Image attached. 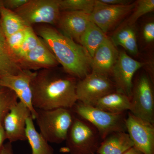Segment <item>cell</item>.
<instances>
[{
  "label": "cell",
  "instance_id": "cell-23",
  "mask_svg": "<svg viewBox=\"0 0 154 154\" xmlns=\"http://www.w3.org/2000/svg\"><path fill=\"white\" fill-rule=\"evenodd\" d=\"M18 102V98L11 89L0 85V122Z\"/></svg>",
  "mask_w": 154,
  "mask_h": 154
},
{
  "label": "cell",
  "instance_id": "cell-5",
  "mask_svg": "<svg viewBox=\"0 0 154 154\" xmlns=\"http://www.w3.org/2000/svg\"><path fill=\"white\" fill-rule=\"evenodd\" d=\"M71 110L78 117L87 120L95 127L102 140L112 133L126 130L125 113H110L78 101Z\"/></svg>",
  "mask_w": 154,
  "mask_h": 154
},
{
  "label": "cell",
  "instance_id": "cell-27",
  "mask_svg": "<svg viewBox=\"0 0 154 154\" xmlns=\"http://www.w3.org/2000/svg\"><path fill=\"white\" fill-rule=\"evenodd\" d=\"M27 27L6 38L8 46L14 57L24 41L26 35Z\"/></svg>",
  "mask_w": 154,
  "mask_h": 154
},
{
  "label": "cell",
  "instance_id": "cell-11",
  "mask_svg": "<svg viewBox=\"0 0 154 154\" xmlns=\"http://www.w3.org/2000/svg\"><path fill=\"white\" fill-rule=\"evenodd\" d=\"M135 5L134 2L126 5H110L95 0L94 8L90 14L91 22L106 33L132 11Z\"/></svg>",
  "mask_w": 154,
  "mask_h": 154
},
{
  "label": "cell",
  "instance_id": "cell-6",
  "mask_svg": "<svg viewBox=\"0 0 154 154\" xmlns=\"http://www.w3.org/2000/svg\"><path fill=\"white\" fill-rule=\"evenodd\" d=\"M14 12L28 27L41 24L57 26L61 13L58 0H28Z\"/></svg>",
  "mask_w": 154,
  "mask_h": 154
},
{
  "label": "cell",
  "instance_id": "cell-3",
  "mask_svg": "<svg viewBox=\"0 0 154 154\" xmlns=\"http://www.w3.org/2000/svg\"><path fill=\"white\" fill-rule=\"evenodd\" d=\"M36 110L35 119L42 136L51 143L59 144L65 141L74 118L71 109Z\"/></svg>",
  "mask_w": 154,
  "mask_h": 154
},
{
  "label": "cell",
  "instance_id": "cell-14",
  "mask_svg": "<svg viewBox=\"0 0 154 154\" xmlns=\"http://www.w3.org/2000/svg\"><path fill=\"white\" fill-rule=\"evenodd\" d=\"M22 70L37 72L57 67L59 63L47 45L41 38L38 45L17 60Z\"/></svg>",
  "mask_w": 154,
  "mask_h": 154
},
{
  "label": "cell",
  "instance_id": "cell-20",
  "mask_svg": "<svg viewBox=\"0 0 154 154\" xmlns=\"http://www.w3.org/2000/svg\"><path fill=\"white\" fill-rule=\"evenodd\" d=\"M33 119L30 116L26 120V138L32 150L31 154H54V150L48 142L36 130Z\"/></svg>",
  "mask_w": 154,
  "mask_h": 154
},
{
  "label": "cell",
  "instance_id": "cell-30",
  "mask_svg": "<svg viewBox=\"0 0 154 154\" xmlns=\"http://www.w3.org/2000/svg\"><path fill=\"white\" fill-rule=\"evenodd\" d=\"M143 35L145 41L147 43H151L154 40V23L149 22L144 26Z\"/></svg>",
  "mask_w": 154,
  "mask_h": 154
},
{
  "label": "cell",
  "instance_id": "cell-26",
  "mask_svg": "<svg viewBox=\"0 0 154 154\" xmlns=\"http://www.w3.org/2000/svg\"><path fill=\"white\" fill-rule=\"evenodd\" d=\"M154 10V0H139L136 2V5L133 10V13L128 20V25L133 26L138 19Z\"/></svg>",
  "mask_w": 154,
  "mask_h": 154
},
{
  "label": "cell",
  "instance_id": "cell-15",
  "mask_svg": "<svg viewBox=\"0 0 154 154\" xmlns=\"http://www.w3.org/2000/svg\"><path fill=\"white\" fill-rule=\"evenodd\" d=\"M91 22L90 14L78 11H61L57 26L60 32L80 44V39Z\"/></svg>",
  "mask_w": 154,
  "mask_h": 154
},
{
  "label": "cell",
  "instance_id": "cell-1",
  "mask_svg": "<svg viewBox=\"0 0 154 154\" xmlns=\"http://www.w3.org/2000/svg\"><path fill=\"white\" fill-rule=\"evenodd\" d=\"M56 68L36 72L31 82L32 103L36 109H71L78 102L77 79L67 74H60Z\"/></svg>",
  "mask_w": 154,
  "mask_h": 154
},
{
  "label": "cell",
  "instance_id": "cell-8",
  "mask_svg": "<svg viewBox=\"0 0 154 154\" xmlns=\"http://www.w3.org/2000/svg\"><path fill=\"white\" fill-rule=\"evenodd\" d=\"M116 91L113 82L103 75L92 72L77 82V100L85 105L94 106L99 99Z\"/></svg>",
  "mask_w": 154,
  "mask_h": 154
},
{
  "label": "cell",
  "instance_id": "cell-33",
  "mask_svg": "<svg viewBox=\"0 0 154 154\" xmlns=\"http://www.w3.org/2000/svg\"><path fill=\"white\" fill-rule=\"evenodd\" d=\"M0 154H14L11 143L9 142L3 145L0 148Z\"/></svg>",
  "mask_w": 154,
  "mask_h": 154
},
{
  "label": "cell",
  "instance_id": "cell-9",
  "mask_svg": "<svg viewBox=\"0 0 154 154\" xmlns=\"http://www.w3.org/2000/svg\"><path fill=\"white\" fill-rule=\"evenodd\" d=\"M145 64L144 63L138 61L130 57L125 51L119 52L111 73L116 92L126 95L131 99L134 76Z\"/></svg>",
  "mask_w": 154,
  "mask_h": 154
},
{
  "label": "cell",
  "instance_id": "cell-32",
  "mask_svg": "<svg viewBox=\"0 0 154 154\" xmlns=\"http://www.w3.org/2000/svg\"><path fill=\"white\" fill-rule=\"evenodd\" d=\"M100 2L113 6H122L130 5L133 3L129 0H99Z\"/></svg>",
  "mask_w": 154,
  "mask_h": 154
},
{
  "label": "cell",
  "instance_id": "cell-36",
  "mask_svg": "<svg viewBox=\"0 0 154 154\" xmlns=\"http://www.w3.org/2000/svg\"></svg>",
  "mask_w": 154,
  "mask_h": 154
},
{
  "label": "cell",
  "instance_id": "cell-19",
  "mask_svg": "<svg viewBox=\"0 0 154 154\" xmlns=\"http://www.w3.org/2000/svg\"><path fill=\"white\" fill-rule=\"evenodd\" d=\"M6 42L0 25V79L8 75H16L22 71Z\"/></svg>",
  "mask_w": 154,
  "mask_h": 154
},
{
  "label": "cell",
  "instance_id": "cell-2",
  "mask_svg": "<svg viewBox=\"0 0 154 154\" xmlns=\"http://www.w3.org/2000/svg\"><path fill=\"white\" fill-rule=\"evenodd\" d=\"M34 30L47 45L64 72L80 79L91 73L92 58L81 45L51 25H38Z\"/></svg>",
  "mask_w": 154,
  "mask_h": 154
},
{
  "label": "cell",
  "instance_id": "cell-34",
  "mask_svg": "<svg viewBox=\"0 0 154 154\" xmlns=\"http://www.w3.org/2000/svg\"><path fill=\"white\" fill-rule=\"evenodd\" d=\"M6 140L5 133L3 127V123L0 122V148L4 145V142Z\"/></svg>",
  "mask_w": 154,
  "mask_h": 154
},
{
  "label": "cell",
  "instance_id": "cell-24",
  "mask_svg": "<svg viewBox=\"0 0 154 154\" xmlns=\"http://www.w3.org/2000/svg\"><path fill=\"white\" fill-rule=\"evenodd\" d=\"M61 11H78L91 14L95 0H58Z\"/></svg>",
  "mask_w": 154,
  "mask_h": 154
},
{
  "label": "cell",
  "instance_id": "cell-10",
  "mask_svg": "<svg viewBox=\"0 0 154 154\" xmlns=\"http://www.w3.org/2000/svg\"><path fill=\"white\" fill-rule=\"evenodd\" d=\"M125 126L135 148L143 154H154V124L135 116L129 111Z\"/></svg>",
  "mask_w": 154,
  "mask_h": 154
},
{
  "label": "cell",
  "instance_id": "cell-13",
  "mask_svg": "<svg viewBox=\"0 0 154 154\" xmlns=\"http://www.w3.org/2000/svg\"><path fill=\"white\" fill-rule=\"evenodd\" d=\"M30 116V110L19 101L6 115L3 120V126L6 140H8L9 143L27 140L25 133L26 120Z\"/></svg>",
  "mask_w": 154,
  "mask_h": 154
},
{
  "label": "cell",
  "instance_id": "cell-29",
  "mask_svg": "<svg viewBox=\"0 0 154 154\" xmlns=\"http://www.w3.org/2000/svg\"><path fill=\"white\" fill-rule=\"evenodd\" d=\"M122 46L131 54L134 55L137 54L138 49L135 32L131 34L130 37L125 41Z\"/></svg>",
  "mask_w": 154,
  "mask_h": 154
},
{
  "label": "cell",
  "instance_id": "cell-35",
  "mask_svg": "<svg viewBox=\"0 0 154 154\" xmlns=\"http://www.w3.org/2000/svg\"><path fill=\"white\" fill-rule=\"evenodd\" d=\"M123 154H143L141 152L135 148L134 147H132L131 148L129 149L128 150Z\"/></svg>",
  "mask_w": 154,
  "mask_h": 154
},
{
  "label": "cell",
  "instance_id": "cell-18",
  "mask_svg": "<svg viewBox=\"0 0 154 154\" xmlns=\"http://www.w3.org/2000/svg\"><path fill=\"white\" fill-rule=\"evenodd\" d=\"M94 106L110 113H125L130 110L131 99L126 95L115 91L99 99Z\"/></svg>",
  "mask_w": 154,
  "mask_h": 154
},
{
  "label": "cell",
  "instance_id": "cell-25",
  "mask_svg": "<svg viewBox=\"0 0 154 154\" xmlns=\"http://www.w3.org/2000/svg\"><path fill=\"white\" fill-rule=\"evenodd\" d=\"M40 41V37L35 33L33 27H27L24 41L18 52L15 55L17 61L19 58L22 57L34 49L38 45Z\"/></svg>",
  "mask_w": 154,
  "mask_h": 154
},
{
  "label": "cell",
  "instance_id": "cell-17",
  "mask_svg": "<svg viewBox=\"0 0 154 154\" xmlns=\"http://www.w3.org/2000/svg\"><path fill=\"white\" fill-rule=\"evenodd\" d=\"M134 146L128 133L116 131L108 135L101 142L97 154H123Z\"/></svg>",
  "mask_w": 154,
  "mask_h": 154
},
{
  "label": "cell",
  "instance_id": "cell-4",
  "mask_svg": "<svg viewBox=\"0 0 154 154\" xmlns=\"http://www.w3.org/2000/svg\"><path fill=\"white\" fill-rule=\"evenodd\" d=\"M63 152L70 154H95L102 141L99 131L87 120L74 116Z\"/></svg>",
  "mask_w": 154,
  "mask_h": 154
},
{
  "label": "cell",
  "instance_id": "cell-7",
  "mask_svg": "<svg viewBox=\"0 0 154 154\" xmlns=\"http://www.w3.org/2000/svg\"><path fill=\"white\" fill-rule=\"evenodd\" d=\"M129 111L135 116L154 124L153 90L147 75H141L133 83Z\"/></svg>",
  "mask_w": 154,
  "mask_h": 154
},
{
  "label": "cell",
  "instance_id": "cell-21",
  "mask_svg": "<svg viewBox=\"0 0 154 154\" xmlns=\"http://www.w3.org/2000/svg\"><path fill=\"white\" fill-rule=\"evenodd\" d=\"M0 25L6 38L28 27L14 11L5 8L2 0H0Z\"/></svg>",
  "mask_w": 154,
  "mask_h": 154
},
{
  "label": "cell",
  "instance_id": "cell-31",
  "mask_svg": "<svg viewBox=\"0 0 154 154\" xmlns=\"http://www.w3.org/2000/svg\"><path fill=\"white\" fill-rule=\"evenodd\" d=\"M28 0H2L3 5L6 8L15 11L19 8L25 3L28 2Z\"/></svg>",
  "mask_w": 154,
  "mask_h": 154
},
{
  "label": "cell",
  "instance_id": "cell-16",
  "mask_svg": "<svg viewBox=\"0 0 154 154\" xmlns=\"http://www.w3.org/2000/svg\"><path fill=\"white\" fill-rule=\"evenodd\" d=\"M119 54L115 45L107 37L97 48L91 58L92 72L108 77L112 73Z\"/></svg>",
  "mask_w": 154,
  "mask_h": 154
},
{
  "label": "cell",
  "instance_id": "cell-28",
  "mask_svg": "<svg viewBox=\"0 0 154 154\" xmlns=\"http://www.w3.org/2000/svg\"><path fill=\"white\" fill-rule=\"evenodd\" d=\"M134 32L132 26L128 25L116 33L112 37L111 41L115 46H122Z\"/></svg>",
  "mask_w": 154,
  "mask_h": 154
},
{
  "label": "cell",
  "instance_id": "cell-12",
  "mask_svg": "<svg viewBox=\"0 0 154 154\" xmlns=\"http://www.w3.org/2000/svg\"><path fill=\"white\" fill-rule=\"evenodd\" d=\"M36 72L22 70L17 74L6 75L0 79V85L14 91L19 101L25 104L30 110L33 119L36 118V110L32 103L31 83Z\"/></svg>",
  "mask_w": 154,
  "mask_h": 154
},
{
  "label": "cell",
  "instance_id": "cell-22",
  "mask_svg": "<svg viewBox=\"0 0 154 154\" xmlns=\"http://www.w3.org/2000/svg\"><path fill=\"white\" fill-rule=\"evenodd\" d=\"M107 36L97 25L91 22L80 39V44L92 58L97 48Z\"/></svg>",
  "mask_w": 154,
  "mask_h": 154
}]
</instances>
